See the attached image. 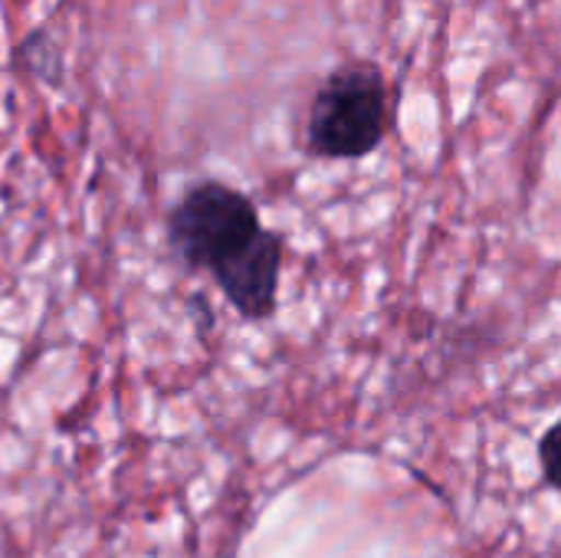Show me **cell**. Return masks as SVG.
<instances>
[{"label":"cell","mask_w":561,"mask_h":558,"mask_svg":"<svg viewBox=\"0 0 561 558\" xmlns=\"http://www.w3.org/2000/svg\"><path fill=\"white\" fill-rule=\"evenodd\" d=\"M391 125L388 79L375 62L339 66L316 92L306 118V148L316 158L352 161L371 155Z\"/></svg>","instance_id":"7a4b0ae2"},{"label":"cell","mask_w":561,"mask_h":558,"mask_svg":"<svg viewBox=\"0 0 561 558\" xmlns=\"http://www.w3.org/2000/svg\"><path fill=\"white\" fill-rule=\"evenodd\" d=\"M539 460H542L546 480L561 493V421H556L539 441Z\"/></svg>","instance_id":"3957f363"},{"label":"cell","mask_w":561,"mask_h":558,"mask_svg":"<svg viewBox=\"0 0 561 558\" xmlns=\"http://www.w3.org/2000/svg\"><path fill=\"white\" fill-rule=\"evenodd\" d=\"M168 243L184 266L210 273L243 319L263 322L276 312L286 243L263 227L243 191L220 181L187 187L168 214Z\"/></svg>","instance_id":"6da1fadb"}]
</instances>
